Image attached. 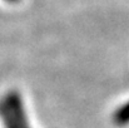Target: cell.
Instances as JSON below:
<instances>
[{
	"label": "cell",
	"mask_w": 129,
	"mask_h": 128,
	"mask_svg": "<svg viewBox=\"0 0 129 128\" xmlns=\"http://www.w3.org/2000/svg\"><path fill=\"white\" fill-rule=\"evenodd\" d=\"M4 99L6 100L8 106L10 107V109H11V112L14 114V118H15V121L18 123V127L30 128L29 122H28L26 113H25V109H24V106H23V102H21L20 94L18 92L13 90V92H9Z\"/></svg>",
	"instance_id": "obj_1"
},
{
	"label": "cell",
	"mask_w": 129,
	"mask_h": 128,
	"mask_svg": "<svg viewBox=\"0 0 129 128\" xmlns=\"http://www.w3.org/2000/svg\"><path fill=\"white\" fill-rule=\"evenodd\" d=\"M0 119L4 123L5 128H19L15 118H14V114L5 99L0 100Z\"/></svg>",
	"instance_id": "obj_2"
},
{
	"label": "cell",
	"mask_w": 129,
	"mask_h": 128,
	"mask_svg": "<svg viewBox=\"0 0 129 128\" xmlns=\"http://www.w3.org/2000/svg\"><path fill=\"white\" fill-rule=\"evenodd\" d=\"M5 1H9V3H18L19 0H5Z\"/></svg>",
	"instance_id": "obj_3"
}]
</instances>
